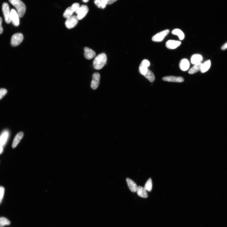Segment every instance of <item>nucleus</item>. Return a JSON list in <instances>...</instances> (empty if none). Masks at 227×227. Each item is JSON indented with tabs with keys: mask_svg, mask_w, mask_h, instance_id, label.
<instances>
[{
	"mask_svg": "<svg viewBox=\"0 0 227 227\" xmlns=\"http://www.w3.org/2000/svg\"><path fill=\"white\" fill-rule=\"evenodd\" d=\"M107 57L104 53H101L95 58L93 62V66L95 69L99 70L103 68L106 63Z\"/></svg>",
	"mask_w": 227,
	"mask_h": 227,
	"instance_id": "f257e3e1",
	"label": "nucleus"
},
{
	"mask_svg": "<svg viewBox=\"0 0 227 227\" xmlns=\"http://www.w3.org/2000/svg\"><path fill=\"white\" fill-rule=\"evenodd\" d=\"M9 1L15 7L20 18H22L26 12V7L24 4L21 0H9Z\"/></svg>",
	"mask_w": 227,
	"mask_h": 227,
	"instance_id": "f03ea898",
	"label": "nucleus"
},
{
	"mask_svg": "<svg viewBox=\"0 0 227 227\" xmlns=\"http://www.w3.org/2000/svg\"><path fill=\"white\" fill-rule=\"evenodd\" d=\"M2 10L6 22L8 24H10L11 22L10 10L7 3L4 2L3 4Z\"/></svg>",
	"mask_w": 227,
	"mask_h": 227,
	"instance_id": "7ed1b4c3",
	"label": "nucleus"
},
{
	"mask_svg": "<svg viewBox=\"0 0 227 227\" xmlns=\"http://www.w3.org/2000/svg\"><path fill=\"white\" fill-rule=\"evenodd\" d=\"M24 39V36L22 34L20 33L14 34L11 37V44L12 46L16 47L19 45Z\"/></svg>",
	"mask_w": 227,
	"mask_h": 227,
	"instance_id": "20e7f679",
	"label": "nucleus"
},
{
	"mask_svg": "<svg viewBox=\"0 0 227 227\" xmlns=\"http://www.w3.org/2000/svg\"><path fill=\"white\" fill-rule=\"evenodd\" d=\"M89 11V9L86 5H82L79 7L75 13L77 14L79 20H81L86 16Z\"/></svg>",
	"mask_w": 227,
	"mask_h": 227,
	"instance_id": "39448f33",
	"label": "nucleus"
},
{
	"mask_svg": "<svg viewBox=\"0 0 227 227\" xmlns=\"http://www.w3.org/2000/svg\"><path fill=\"white\" fill-rule=\"evenodd\" d=\"M78 20L77 16L73 15L67 19L65 22V26L68 29H71L76 26Z\"/></svg>",
	"mask_w": 227,
	"mask_h": 227,
	"instance_id": "423d86ee",
	"label": "nucleus"
},
{
	"mask_svg": "<svg viewBox=\"0 0 227 227\" xmlns=\"http://www.w3.org/2000/svg\"><path fill=\"white\" fill-rule=\"evenodd\" d=\"M169 32V30H164L156 34L152 38V40L153 42H160L162 41Z\"/></svg>",
	"mask_w": 227,
	"mask_h": 227,
	"instance_id": "0eeeda50",
	"label": "nucleus"
},
{
	"mask_svg": "<svg viewBox=\"0 0 227 227\" xmlns=\"http://www.w3.org/2000/svg\"><path fill=\"white\" fill-rule=\"evenodd\" d=\"M19 16L16 11L13 9L10 10L11 22L15 26H18L20 24Z\"/></svg>",
	"mask_w": 227,
	"mask_h": 227,
	"instance_id": "6e6552de",
	"label": "nucleus"
},
{
	"mask_svg": "<svg viewBox=\"0 0 227 227\" xmlns=\"http://www.w3.org/2000/svg\"><path fill=\"white\" fill-rule=\"evenodd\" d=\"M150 65V63L149 60L144 59L142 61L139 68V71L141 75L144 76L145 74Z\"/></svg>",
	"mask_w": 227,
	"mask_h": 227,
	"instance_id": "1a4fd4ad",
	"label": "nucleus"
},
{
	"mask_svg": "<svg viewBox=\"0 0 227 227\" xmlns=\"http://www.w3.org/2000/svg\"><path fill=\"white\" fill-rule=\"evenodd\" d=\"M100 78V74L98 73H95L93 75V79L91 83V87L93 90L97 89L99 84Z\"/></svg>",
	"mask_w": 227,
	"mask_h": 227,
	"instance_id": "9d476101",
	"label": "nucleus"
},
{
	"mask_svg": "<svg viewBox=\"0 0 227 227\" xmlns=\"http://www.w3.org/2000/svg\"><path fill=\"white\" fill-rule=\"evenodd\" d=\"M163 81L175 82H182L184 81V78L181 77L167 76L163 77L162 79Z\"/></svg>",
	"mask_w": 227,
	"mask_h": 227,
	"instance_id": "9b49d317",
	"label": "nucleus"
},
{
	"mask_svg": "<svg viewBox=\"0 0 227 227\" xmlns=\"http://www.w3.org/2000/svg\"><path fill=\"white\" fill-rule=\"evenodd\" d=\"M181 43L180 41L169 40L166 42V46L168 49H174L179 47Z\"/></svg>",
	"mask_w": 227,
	"mask_h": 227,
	"instance_id": "f8f14e48",
	"label": "nucleus"
},
{
	"mask_svg": "<svg viewBox=\"0 0 227 227\" xmlns=\"http://www.w3.org/2000/svg\"><path fill=\"white\" fill-rule=\"evenodd\" d=\"M84 56L85 58L90 60L93 59L96 56V53L94 50L90 48L85 47L84 48Z\"/></svg>",
	"mask_w": 227,
	"mask_h": 227,
	"instance_id": "ddd939ff",
	"label": "nucleus"
},
{
	"mask_svg": "<svg viewBox=\"0 0 227 227\" xmlns=\"http://www.w3.org/2000/svg\"><path fill=\"white\" fill-rule=\"evenodd\" d=\"M190 65L189 62L188 60L186 59H183L180 61L179 67L181 70L183 71H186L189 69Z\"/></svg>",
	"mask_w": 227,
	"mask_h": 227,
	"instance_id": "4468645a",
	"label": "nucleus"
},
{
	"mask_svg": "<svg viewBox=\"0 0 227 227\" xmlns=\"http://www.w3.org/2000/svg\"><path fill=\"white\" fill-rule=\"evenodd\" d=\"M127 182L130 190L133 192L137 191L138 186L133 180L129 178L126 179Z\"/></svg>",
	"mask_w": 227,
	"mask_h": 227,
	"instance_id": "2eb2a0df",
	"label": "nucleus"
},
{
	"mask_svg": "<svg viewBox=\"0 0 227 227\" xmlns=\"http://www.w3.org/2000/svg\"><path fill=\"white\" fill-rule=\"evenodd\" d=\"M24 135V133L22 132H20L17 134L13 140L12 145V147L13 148H15L18 145L21 139L23 137Z\"/></svg>",
	"mask_w": 227,
	"mask_h": 227,
	"instance_id": "dca6fc26",
	"label": "nucleus"
},
{
	"mask_svg": "<svg viewBox=\"0 0 227 227\" xmlns=\"http://www.w3.org/2000/svg\"><path fill=\"white\" fill-rule=\"evenodd\" d=\"M136 192H137L138 195L141 197L147 198L148 197L147 191L144 187L138 186V189Z\"/></svg>",
	"mask_w": 227,
	"mask_h": 227,
	"instance_id": "f3484780",
	"label": "nucleus"
},
{
	"mask_svg": "<svg viewBox=\"0 0 227 227\" xmlns=\"http://www.w3.org/2000/svg\"><path fill=\"white\" fill-rule=\"evenodd\" d=\"M203 59V56L201 55L195 54L192 56L191 62L192 64L195 65L201 62Z\"/></svg>",
	"mask_w": 227,
	"mask_h": 227,
	"instance_id": "a211bd4d",
	"label": "nucleus"
},
{
	"mask_svg": "<svg viewBox=\"0 0 227 227\" xmlns=\"http://www.w3.org/2000/svg\"><path fill=\"white\" fill-rule=\"evenodd\" d=\"M9 137V133L7 131L4 132L0 136V144L3 147L7 141Z\"/></svg>",
	"mask_w": 227,
	"mask_h": 227,
	"instance_id": "6ab92c4d",
	"label": "nucleus"
},
{
	"mask_svg": "<svg viewBox=\"0 0 227 227\" xmlns=\"http://www.w3.org/2000/svg\"><path fill=\"white\" fill-rule=\"evenodd\" d=\"M108 0H94V3L98 7L104 9L107 4Z\"/></svg>",
	"mask_w": 227,
	"mask_h": 227,
	"instance_id": "aec40b11",
	"label": "nucleus"
},
{
	"mask_svg": "<svg viewBox=\"0 0 227 227\" xmlns=\"http://www.w3.org/2000/svg\"><path fill=\"white\" fill-rule=\"evenodd\" d=\"M202 62L197 64L192 67L188 71V73L190 74H193L200 70V71L201 66L202 65Z\"/></svg>",
	"mask_w": 227,
	"mask_h": 227,
	"instance_id": "412c9836",
	"label": "nucleus"
},
{
	"mask_svg": "<svg viewBox=\"0 0 227 227\" xmlns=\"http://www.w3.org/2000/svg\"><path fill=\"white\" fill-rule=\"evenodd\" d=\"M74 12H75V11L72 6L68 7L65 11L63 14V16L65 18L68 19L73 16Z\"/></svg>",
	"mask_w": 227,
	"mask_h": 227,
	"instance_id": "4be33fe9",
	"label": "nucleus"
},
{
	"mask_svg": "<svg viewBox=\"0 0 227 227\" xmlns=\"http://www.w3.org/2000/svg\"><path fill=\"white\" fill-rule=\"evenodd\" d=\"M211 61L210 60L206 61L203 64L201 67L200 71L202 73L207 72L211 66Z\"/></svg>",
	"mask_w": 227,
	"mask_h": 227,
	"instance_id": "5701e85b",
	"label": "nucleus"
},
{
	"mask_svg": "<svg viewBox=\"0 0 227 227\" xmlns=\"http://www.w3.org/2000/svg\"><path fill=\"white\" fill-rule=\"evenodd\" d=\"M173 35L177 36L179 39L181 41H182L185 38V34L181 30L179 29H175L173 30L172 32Z\"/></svg>",
	"mask_w": 227,
	"mask_h": 227,
	"instance_id": "b1692460",
	"label": "nucleus"
},
{
	"mask_svg": "<svg viewBox=\"0 0 227 227\" xmlns=\"http://www.w3.org/2000/svg\"><path fill=\"white\" fill-rule=\"evenodd\" d=\"M144 76L151 82H154L155 80L154 73L149 69Z\"/></svg>",
	"mask_w": 227,
	"mask_h": 227,
	"instance_id": "393cba45",
	"label": "nucleus"
},
{
	"mask_svg": "<svg viewBox=\"0 0 227 227\" xmlns=\"http://www.w3.org/2000/svg\"><path fill=\"white\" fill-rule=\"evenodd\" d=\"M10 224V221L7 218L4 217L0 218V227L9 225Z\"/></svg>",
	"mask_w": 227,
	"mask_h": 227,
	"instance_id": "a878e982",
	"label": "nucleus"
},
{
	"mask_svg": "<svg viewBox=\"0 0 227 227\" xmlns=\"http://www.w3.org/2000/svg\"><path fill=\"white\" fill-rule=\"evenodd\" d=\"M144 187L147 191H151L152 187V183L151 178H149L147 181Z\"/></svg>",
	"mask_w": 227,
	"mask_h": 227,
	"instance_id": "bb28decb",
	"label": "nucleus"
},
{
	"mask_svg": "<svg viewBox=\"0 0 227 227\" xmlns=\"http://www.w3.org/2000/svg\"><path fill=\"white\" fill-rule=\"evenodd\" d=\"M7 93V90L4 88L0 89V100L3 99Z\"/></svg>",
	"mask_w": 227,
	"mask_h": 227,
	"instance_id": "cd10ccee",
	"label": "nucleus"
},
{
	"mask_svg": "<svg viewBox=\"0 0 227 227\" xmlns=\"http://www.w3.org/2000/svg\"><path fill=\"white\" fill-rule=\"evenodd\" d=\"M4 189L2 186H0V201L1 202L4 197Z\"/></svg>",
	"mask_w": 227,
	"mask_h": 227,
	"instance_id": "c85d7f7f",
	"label": "nucleus"
},
{
	"mask_svg": "<svg viewBox=\"0 0 227 227\" xmlns=\"http://www.w3.org/2000/svg\"><path fill=\"white\" fill-rule=\"evenodd\" d=\"M2 19L1 17H0V35H1L3 32V28L2 26Z\"/></svg>",
	"mask_w": 227,
	"mask_h": 227,
	"instance_id": "c756f323",
	"label": "nucleus"
},
{
	"mask_svg": "<svg viewBox=\"0 0 227 227\" xmlns=\"http://www.w3.org/2000/svg\"><path fill=\"white\" fill-rule=\"evenodd\" d=\"M117 1V0H108L107 4H112Z\"/></svg>",
	"mask_w": 227,
	"mask_h": 227,
	"instance_id": "7c9ffc66",
	"label": "nucleus"
},
{
	"mask_svg": "<svg viewBox=\"0 0 227 227\" xmlns=\"http://www.w3.org/2000/svg\"><path fill=\"white\" fill-rule=\"evenodd\" d=\"M227 49V42L224 44L221 47V49L223 50H225Z\"/></svg>",
	"mask_w": 227,
	"mask_h": 227,
	"instance_id": "2f4dec72",
	"label": "nucleus"
},
{
	"mask_svg": "<svg viewBox=\"0 0 227 227\" xmlns=\"http://www.w3.org/2000/svg\"><path fill=\"white\" fill-rule=\"evenodd\" d=\"M3 146L0 144V154L3 152Z\"/></svg>",
	"mask_w": 227,
	"mask_h": 227,
	"instance_id": "473e14b6",
	"label": "nucleus"
},
{
	"mask_svg": "<svg viewBox=\"0 0 227 227\" xmlns=\"http://www.w3.org/2000/svg\"><path fill=\"white\" fill-rule=\"evenodd\" d=\"M82 1L84 3H87L89 1V0H82Z\"/></svg>",
	"mask_w": 227,
	"mask_h": 227,
	"instance_id": "72a5a7b5",
	"label": "nucleus"
},
{
	"mask_svg": "<svg viewBox=\"0 0 227 227\" xmlns=\"http://www.w3.org/2000/svg\"><path fill=\"white\" fill-rule=\"evenodd\" d=\"M1 201H0V204H1Z\"/></svg>",
	"mask_w": 227,
	"mask_h": 227,
	"instance_id": "f704fd0d",
	"label": "nucleus"
}]
</instances>
